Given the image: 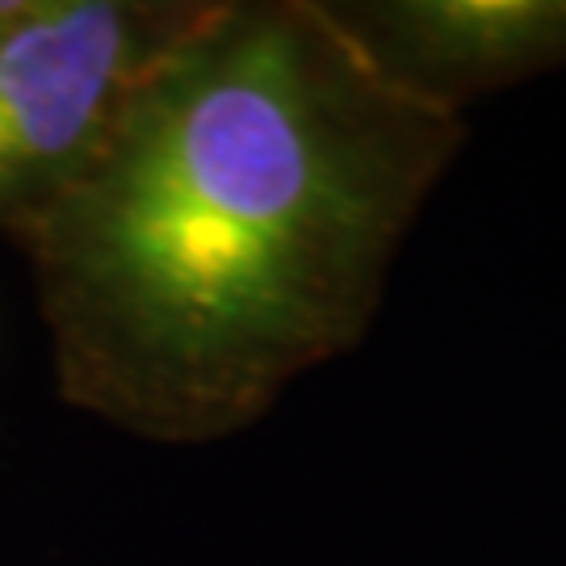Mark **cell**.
Returning a JSON list of instances; mask_svg holds the SVG:
<instances>
[{"label":"cell","instance_id":"obj_2","mask_svg":"<svg viewBox=\"0 0 566 566\" xmlns=\"http://www.w3.org/2000/svg\"><path fill=\"white\" fill-rule=\"evenodd\" d=\"M210 0H0V235L72 185Z\"/></svg>","mask_w":566,"mask_h":566},{"label":"cell","instance_id":"obj_3","mask_svg":"<svg viewBox=\"0 0 566 566\" xmlns=\"http://www.w3.org/2000/svg\"><path fill=\"white\" fill-rule=\"evenodd\" d=\"M395 93L462 118L470 102L566 67V0H319Z\"/></svg>","mask_w":566,"mask_h":566},{"label":"cell","instance_id":"obj_1","mask_svg":"<svg viewBox=\"0 0 566 566\" xmlns=\"http://www.w3.org/2000/svg\"><path fill=\"white\" fill-rule=\"evenodd\" d=\"M465 122L319 0H210L21 231L67 403L202 446L361 340Z\"/></svg>","mask_w":566,"mask_h":566}]
</instances>
